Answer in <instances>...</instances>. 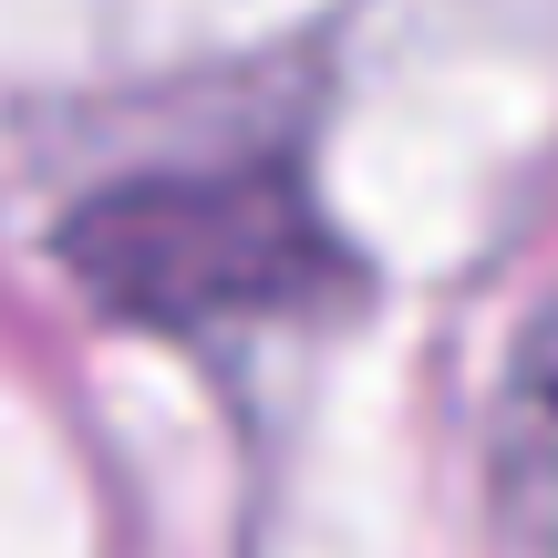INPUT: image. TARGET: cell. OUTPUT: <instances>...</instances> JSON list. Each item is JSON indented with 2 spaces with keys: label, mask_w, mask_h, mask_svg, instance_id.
Instances as JSON below:
<instances>
[{
  "label": "cell",
  "mask_w": 558,
  "mask_h": 558,
  "mask_svg": "<svg viewBox=\"0 0 558 558\" xmlns=\"http://www.w3.org/2000/svg\"><path fill=\"white\" fill-rule=\"evenodd\" d=\"M62 259L94 279L104 311L166 320H259V311H311L341 279L331 228L311 218L290 177H145L62 218Z\"/></svg>",
  "instance_id": "obj_1"
},
{
  "label": "cell",
  "mask_w": 558,
  "mask_h": 558,
  "mask_svg": "<svg viewBox=\"0 0 558 558\" xmlns=\"http://www.w3.org/2000/svg\"><path fill=\"white\" fill-rule=\"evenodd\" d=\"M497 497L558 558V311L527 320V341L507 352L497 383Z\"/></svg>",
  "instance_id": "obj_2"
}]
</instances>
